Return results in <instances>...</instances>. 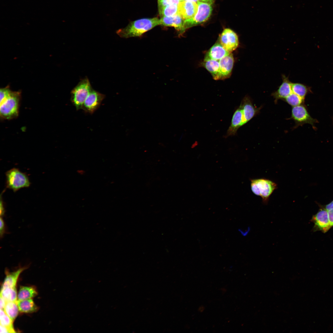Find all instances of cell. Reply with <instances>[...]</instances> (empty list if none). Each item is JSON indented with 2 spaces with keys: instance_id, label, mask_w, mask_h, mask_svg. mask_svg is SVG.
Here are the masks:
<instances>
[{
  "instance_id": "obj_1",
  "label": "cell",
  "mask_w": 333,
  "mask_h": 333,
  "mask_svg": "<svg viewBox=\"0 0 333 333\" xmlns=\"http://www.w3.org/2000/svg\"><path fill=\"white\" fill-rule=\"evenodd\" d=\"M159 25L160 19L157 18H142L130 22L125 28L117 30L116 33L123 38L140 36Z\"/></svg>"
},
{
  "instance_id": "obj_2",
  "label": "cell",
  "mask_w": 333,
  "mask_h": 333,
  "mask_svg": "<svg viewBox=\"0 0 333 333\" xmlns=\"http://www.w3.org/2000/svg\"><path fill=\"white\" fill-rule=\"evenodd\" d=\"M7 188L16 192L21 188L29 187L31 184L27 175L18 169L13 168L6 173Z\"/></svg>"
},
{
  "instance_id": "obj_3",
  "label": "cell",
  "mask_w": 333,
  "mask_h": 333,
  "mask_svg": "<svg viewBox=\"0 0 333 333\" xmlns=\"http://www.w3.org/2000/svg\"><path fill=\"white\" fill-rule=\"evenodd\" d=\"M251 187L253 192L261 196L263 203L266 204L269 198L277 188L274 182L265 179H259L251 180Z\"/></svg>"
},
{
  "instance_id": "obj_4",
  "label": "cell",
  "mask_w": 333,
  "mask_h": 333,
  "mask_svg": "<svg viewBox=\"0 0 333 333\" xmlns=\"http://www.w3.org/2000/svg\"><path fill=\"white\" fill-rule=\"evenodd\" d=\"M20 94L18 92H12L7 98L0 102V116L2 118L10 119L17 116Z\"/></svg>"
},
{
  "instance_id": "obj_5",
  "label": "cell",
  "mask_w": 333,
  "mask_h": 333,
  "mask_svg": "<svg viewBox=\"0 0 333 333\" xmlns=\"http://www.w3.org/2000/svg\"><path fill=\"white\" fill-rule=\"evenodd\" d=\"M93 88L87 77L82 79L71 92V101L77 110L82 109L86 98Z\"/></svg>"
},
{
  "instance_id": "obj_6",
  "label": "cell",
  "mask_w": 333,
  "mask_h": 333,
  "mask_svg": "<svg viewBox=\"0 0 333 333\" xmlns=\"http://www.w3.org/2000/svg\"><path fill=\"white\" fill-rule=\"evenodd\" d=\"M197 3L198 9L195 14L192 18L184 20V27L185 30L206 22L211 15L212 10V3L199 1H198Z\"/></svg>"
},
{
  "instance_id": "obj_7",
  "label": "cell",
  "mask_w": 333,
  "mask_h": 333,
  "mask_svg": "<svg viewBox=\"0 0 333 333\" xmlns=\"http://www.w3.org/2000/svg\"><path fill=\"white\" fill-rule=\"evenodd\" d=\"M289 119H293L294 121V128L305 124H310L314 128V124L318 122L317 120L310 115L305 106L302 105L292 107L291 117Z\"/></svg>"
},
{
  "instance_id": "obj_8",
  "label": "cell",
  "mask_w": 333,
  "mask_h": 333,
  "mask_svg": "<svg viewBox=\"0 0 333 333\" xmlns=\"http://www.w3.org/2000/svg\"><path fill=\"white\" fill-rule=\"evenodd\" d=\"M105 96L93 89L83 103L82 109L85 112L92 114L99 107Z\"/></svg>"
},
{
  "instance_id": "obj_9",
  "label": "cell",
  "mask_w": 333,
  "mask_h": 333,
  "mask_svg": "<svg viewBox=\"0 0 333 333\" xmlns=\"http://www.w3.org/2000/svg\"><path fill=\"white\" fill-rule=\"evenodd\" d=\"M219 39L221 45L230 53L235 50L239 45L237 34L229 28L224 29L220 35Z\"/></svg>"
},
{
  "instance_id": "obj_10",
  "label": "cell",
  "mask_w": 333,
  "mask_h": 333,
  "mask_svg": "<svg viewBox=\"0 0 333 333\" xmlns=\"http://www.w3.org/2000/svg\"><path fill=\"white\" fill-rule=\"evenodd\" d=\"M314 225V229L320 231L323 233L327 232L331 227L330 224L327 210L322 208L313 215L311 219Z\"/></svg>"
},
{
  "instance_id": "obj_11",
  "label": "cell",
  "mask_w": 333,
  "mask_h": 333,
  "mask_svg": "<svg viewBox=\"0 0 333 333\" xmlns=\"http://www.w3.org/2000/svg\"><path fill=\"white\" fill-rule=\"evenodd\" d=\"M242 109L245 125L260 112L262 107L257 108L254 105L253 101L249 96H245L239 106Z\"/></svg>"
},
{
  "instance_id": "obj_12",
  "label": "cell",
  "mask_w": 333,
  "mask_h": 333,
  "mask_svg": "<svg viewBox=\"0 0 333 333\" xmlns=\"http://www.w3.org/2000/svg\"><path fill=\"white\" fill-rule=\"evenodd\" d=\"M234 61L233 57L231 53L219 60V72L214 79L222 80L228 77L232 72Z\"/></svg>"
},
{
  "instance_id": "obj_13",
  "label": "cell",
  "mask_w": 333,
  "mask_h": 333,
  "mask_svg": "<svg viewBox=\"0 0 333 333\" xmlns=\"http://www.w3.org/2000/svg\"><path fill=\"white\" fill-rule=\"evenodd\" d=\"M178 13L184 20L191 18L196 14L198 9L197 2L189 0L180 1L178 5Z\"/></svg>"
},
{
  "instance_id": "obj_14",
  "label": "cell",
  "mask_w": 333,
  "mask_h": 333,
  "mask_svg": "<svg viewBox=\"0 0 333 333\" xmlns=\"http://www.w3.org/2000/svg\"><path fill=\"white\" fill-rule=\"evenodd\" d=\"M282 82L278 89L271 94V96L274 99V102L277 104L278 101H283L292 92L291 82L289 80L288 77L285 75H282Z\"/></svg>"
},
{
  "instance_id": "obj_15",
  "label": "cell",
  "mask_w": 333,
  "mask_h": 333,
  "mask_svg": "<svg viewBox=\"0 0 333 333\" xmlns=\"http://www.w3.org/2000/svg\"><path fill=\"white\" fill-rule=\"evenodd\" d=\"M184 20L179 14L169 17H162L160 19V25L165 26L174 27L181 34L185 30L184 27Z\"/></svg>"
},
{
  "instance_id": "obj_16",
  "label": "cell",
  "mask_w": 333,
  "mask_h": 333,
  "mask_svg": "<svg viewBox=\"0 0 333 333\" xmlns=\"http://www.w3.org/2000/svg\"><path fill=\"white\" fill-rule=\"evenodd\" d=\"M244 125V124L242 110L239 106L233 114L231 124L227 130L226 137L235 135L238 129Z\"/></svg>"
},
{
  "instance_id": "obj_17",
  "label": "cell",
  "mask_w": 333,
  "mask_h": 333,
  "mask_svg": "<svg viewBox=\"0 0 333 333\" xmlns=\"http://www.w3.org/2000/svg\"><path fill=\"white\" fill-rule=\"evenodd\" d=\"M230 53L227 51L220 42L215 43L206 53L204 61L210 60H219Z\"/></svg>"
},
{
  "instance_id": "obj_18",
  "label": "cell",
  "mask_w": 333,
  "mask_h": 333,
  "mask_svg": "<svg viewBox=\"0 0 333 333\" xmlns=\"http://www.w3.org/2000/svg\"><path fill=\"white\" fill-rule=\"evenodd\" d=\"M27 268V267L20 268L15 271L7 274L2 288L15 287L20 274Z\"/></svg>"
},
{
  "instance_id": "obj_19",
  "label": "cell",
  "mask_w": 333,
  "mask_h": 333,
  "mask_svg": "<svg viewBox=\"0 0 333 333\" xmlns=\"http://www.w3.org/2000/svg\"><path fill=\"white\" fill-rule=\"evenodd\" d=\"M19 311L22 313H31L35 312L38 307L31 298L17 301Z\"/></svg>"
},
{
  "instance_id": "obj_20",
  "label": "cell",
  "mask_w": 333,
  "mask_h": 333,
  "mask_svg": "<svg viewBox=\"0 0 333 333\" xmlns=\"http://www.w3.org/2000/svg\"><path fill=\"white\" fill-rule=\"evenodd\" d=\"M36 289L32 286L20 287L17 295L18 300H21L31 298L37 295Z\"/></svg>"
},
{
  "instance_id": "obj_21",
  "label": "cell",
  "mask_w": 333,
  "mask_h": 333,
  "mask_svg": "<svg viewBox=\"0 0 333 333\" xmlns=\"http://www.w3.org/2000/svg\"><path fill=\"white\" fill-rule=\"evenodd\" d=\"M4 310L6 314L14 322L17 316L19 311L17 301L7 302Z\"/></svg>"
},
{
  "instance_id": "obj_22",
  "label": "cell",
  "mask_w": 333,
  "mask_h": 333,
  "mask_svg": "<svg viewBox=\"0 0 333 333\" xmlns=\"http://www.w3.org/2000/svg\"><path fill=\"white\" fill-rule=\"evenodd\" d=\"M0 296L7 302L16 301L18 298L16 287L1 288Z\"/></svg>"
},
{
  "instance_id": "obj_23",
  "label": "cell",
  "mask_w": 333,
  "mask_h": 333,
  "mask_svg": "<svg viewBox=\"0 0 333 333\" xmlns=\"http://www.w3.org/2000/svg\"><path fill=\"white\" fill-rule=\"evenodd\" d=\"M291 85L293 92L304 100L306 95L310 91L308 87L302 84L291 82Z\"/></svg>"
},
{
  "instance_id": "obj_24",
  "label": "cell",
  "mask_w": 333,
  "mask_h": 333,
  "mask_svg": "<svg viewBox=\"0 0 333 333\" xmlns=\"http://www.w3.org/2000/svg\"><path fill=\"white\" fill-rule=\"evenodd\" d=\"M203 65L211 73L214 79L219 72L220 67L219 60H210L204 61Z\"/></svg>"
},
{
  "instance_id": "obj_25",
  "label": "cell",
  "mask_w": 333,
  "mask_h": 333,
  "mask_svg": "<svg viewBox=\"0 0 333 333\" xmlns=\"http://www.w3.org/2000/svg\"><path fill=\"white\" fill-rule=\"evenodd\" d=\"M159 14L162 17H169L178 14V5L173 4L168 6L164 8L159 12Z\"/></svg>"
},
{
  "instance_id": "obj_26",
  "label": "cell",
  "mask_w": 333,
  "mask_h": 333,
  "mask_svg": "<svg viewBox=\"0 0 333 333\" xmlns=\"http://www.w3.org/2000/svg\"><path fill=\"white\" fill-rule=\"evenodd\" d=\"M283 101L292 107H294L302 105L304 100L292 92Z\"/></svg>"
},
{
  "instance_id": "obj_27",
  "label": "cell",
  "mask_w": 333,
  "mask_h": 333,
  "mask_svg": "<svg viewBox=\"0 0 333 333\" xmlns=\"http://www.w3.org/2000/svg\"><path fill=\"white\" fill-rule=\"evenodd\" d=\"M13 322L10 317L6 314L4 310L0 309V325L4 326L13 327Z\"/></svg>"
},
{
  "instance_id": "obj_28",
  "label": "cell",
  "mask_w": 333,
  "mask_h": 333,
  "mask_svg": "<svg viewBox=\"0 0 333 333\" xmlns=\"http://www.w3.org/2000/svg\"><path fill=\"white\" fill-rule=\"evenodd\" d=\"M180 2L179 0H158L159 12L168 6L173 4L178 5Z\"/></svg>"
},
{
  "instance_id": "obj_29",
  "label": "cell",
  "mask_w": 333,
  "mask_h": 333,
  "mask_svg": "<svg viewBox=\"0 0 333 333\" xmlns=\"http://www.w3.org/2000/svg\"><path fill=\"white\" fill-rule=\"evenodd\" d=\"M11 92L12 91L8 87L1 89L0 91V102L7 98L10 95Z\"/></svg>"
},
{
  "instance_id": "obj_30",
  "label": "cell",
  "mask_w": 333,
  "mask_h": 333,
  "mask_svg": "<svg viewBox=\"0 0 333 333\" xmlns=\"http://www.w3.org/2000/svg\"><path fill=\"white\" fill-rule=\"evenodd\" d=\"M15 332L13 327L4 326L0 325V333Z\"/></svg>"
},
{
  "instance_id": "obj_31",
  "label": "cell",
  "mask_w": 333,
  "mask_h": 333,
  "mask_svg": "<svg viewBox=\"0 0 333 333\" xmlns=\"http://www.w3.org/2000/svg\"><path fill=\"white\" fill-rule=\"evenodd\" d=\"M6 227L5 222L2 217H0V235L1 237L3 236L5 233Z\"/></svg>"
},
{
  "instance_id": "obj_32",
  "label": "cell",
  "mask_w": 333,
  "mask_h": 333,
  "mask_svg": "<svg viewBox=\"0 0 333 333\" xmlns=\"http://www.w3.org/2000/svg\"><path fill=\"white\" fill-rule=\"evenodd\" d=\"M328 216L331 227L333 226V209L327 210Z\"/></svg>"
},
{
  "instance_id": "obj_33",
  "label": "cell",
  "mask_w": 333,
  "mask_h": 333,
  "mask_svg": "<svg viewBox=\"0 0 333 333\" xmlns=\"http://www.w3.org/2000/svg\"><path fill=\"white\" fill-rule=\"evenodd\" d=\"M2 195L1 194L0 196V216L1 217L3 216L5 213V210L3 202L2 199Z\"/></svg>"
},
{
  "instance_id": "obj_34",
  "label": "cell",
  "mask_w": 333,
  "mask_h": 333,
  "mask_svg": "<svg viewBox=\"0 0 333 333\" xmlns=\"http://www.w3.org/2000/svg\"><path fill=\"white\" fill-rule=\"evenodd\" d=\"M0 300V308L1 309L4 310L7 301L3 298L1 296Z\"/></svg>"
},
{
  "instance_id": "obj_35",
  "label": "cell",
  "mask_w": 333,
  "mask_h": 333,
  "mask_svg": "<svg viewBox=\"0 0 333 333\" xmlns=\"http://www.w3.org/2000/svg\"><path fill=\"white\" fill-rule=\"evenodd\" d=\"M323 208L327 210L333 209V200L330 203L326 205Z\"/></svg>"
},
{
  "instance_id": "obj_36",
  "label": "cell",
  "mask_w": 333,
  "mask_h": 333,
  "mask_svg": "<svg viewBox=\"0 0 333 333\" xmlns=\"http://www.w3.org/2000/svg\"><path fill=\"white\" fill-rule=\"evenodd\" d=\"M198 1L202 2H209L212 3L215 0H198Z\"/></svg>"
},
{
  "instance_id": "obj_37",
  "label": "cell",
  "mask_w": 333,
  "mask_h": 333,
  "mask_svg": "<svg viewBox=\"0 0 333 333\" xmlns=\"http://www.w3.org/2000/svg\"><path fill=\"white\" fill-rule=\"evenodd\" d=\"M77 172L79 174H80V175H83L85 173V171L83 170H79L77 171Z\"/></svg>"
},
{
  "instance_id": "obj_38",
  "label": "cell",
  "mask_w": 333,
  "mask_h": 333,
  "mask_svg": "<svg viewBox=\"0 0 333 333\" xmlns=\"http://www.w3.org/2000/svg\"><path fill=\"white\" fill-rule=\"evenodd\" d=\"M189 0L192 2H197L198 1V0Z\"/></svg>"
},
{
  "instance_id": "obj_39",
  "label": "cell",
  "mask_w": 333,
  "mask_h": 333,
  "mask_svg": "<svg viewBox=\"0 0 333 333\" xmlns=\"http://www.w3.org/2000/svg\"><path fill=\"white\" fill-rule=\"evenodd\" d=\"M179 0L180 1H183L184 0Z\"/></svg>"
}]
</instances>
